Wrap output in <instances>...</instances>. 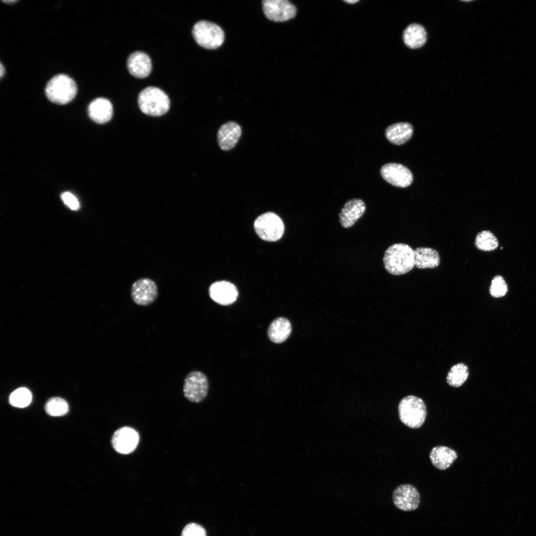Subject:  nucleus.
<instances>
[{
	"mask_svg": "<svg viewBox=\"0 0 536 536\" xmlns=\"http://www.w3.org/2000/svg\"><path fill=\"white\" fill-rule=\"evenodd\" d=\"M383 261L385 268L390 274H405L414 267V250L406 244H394L386 250Z\"/></svg>",
	"mask_w": 536,
	"mask_h": 536,
	"instance_id": "f257e3e1",
	"label": "nucleus"
},
{
	"mask_svg": "<svg viewBox=\"0 0 536 536\" xmlns=\"http://www.w3.org/2000/svg\"><path fill=\"white\" fill-rule=\"evenodd\" d=\"M398 412L402 423L409 428L416 429L420 427L425 420L426 406L421 398L409 395L400 401Z\"/></svg>",
	"mask_w": 536,
	"mask_h": 536,
	"instance_id": "f03ea898",
	"label": "nucleus"
},
{
	"mask_svg": "<svg viewBox=\"0 0 536 536\" xmlns=\"http://www.w3.org/2000/svg\"><path fill=\"white\" fill-rule=\"evenodd\" d=\"M77 88L75 81L65 74L53 77L47 84L45 91L47 97L53 103L64 105L70 102L75 96Z\"/></svg>",
	"mask_w": 536,
	"mask_h": 536,
	"instance_id": "7ed1b4c3",
	"label": "nucleus"
},
{
	"mask_svg": "<svg viewBox=\"0 0 536 536\" xmlns=\"http://www.w3.org/2000/svg\"><path fill=\"white\" fill-rule=\"evenodd\" d=\"M138 104L144 114L160 116L169 110L170 102L168 95L163 90L157 87L148 86L139 93Z\"/></svg>",
	"mask_w": 536,
	"mask_h": 536,
	"instance_id": "20e7f679",
	"label": "nucleus"
},
{
	"mask_svg": "<svg viewBox=\"0 0 536 536\" xmlns=\"http://www.w3.org/2000/svg\"><path fill=\"white\" fill-rule=\"evenodd\" d=\"M193 36L198 45L207 49H214L223 43L224 34L216 24L205 20L197 22L192 28Z\"/></svg>",
	"mask_w": 536,
	"mask_h": 536,
	"instance_id": "39448f33",
	"label": "nucleus"
},
{
	"mask_svg": "<svg viewBox=\"0 0 536 536\" xmlns=\"http://www.w3.org/2000/svg\"><path fill=\"white\" fill-rule=\"evenodd\" d=\"M254 227L258 236L267 241H276L284 232V224L280 218L273 212H267L259 216Z\"/></svg>",
	"mask_w": 536,
	"mask_h": 536,
	"instance_id": "423d86ee",
	"label": "nucleus"
},
{
	"mask_svg": "<svg viewBox=\"0 0 536 536\" xmlns=\"http://www.w3.org/2000/svg\"><path fill=\"white\" fill-rule=\"evenodd\" d=\"M208 387L206 376L200 371H193L190 372L184 379V395L189 401L199 403L206 397Z\"/></svg>",
	"mask_w": 536,
	"mask_h": 536,
	"instance_id": "0eeeda50",
	"label": "nucleus"
},
{
	"mask_svg": "<svg viewBox=\"0 0 536 536\" xmlns=\"http://www.w3.org/2000/svg\"><path fill=\"white\" fill-rule=\"evenodd\" d=\"M395 506L403 511L416 510L420 501V494L417 488L410 484H402L397 487L393 493Z\"/></svg>",
	"mask_w": 536,
	"mask_h": 536,
	"instance_id": "6e6552de",
	"label": "nucleus"
},
{
	"mask_svg": "<svg viewBox=\"0 0 536 536\" xmlns=\"http://www.w3.org/2000/svg\"><path fill=\"white\" fill-rule=\"evenodd\" d=\"M263 8L266 16L275 22H283L293 18L296 13L295 6L286 0H265Z\"/></svg>",
	"mask_w": 536,
	"mask_h": 536,
	"instance_id": "1a4fd4ad",
	"label": "nucleus"
},
{
	"mask_svg": "<svg viewBox=\"0 0 536 536\" xmlns=\"http://www.w3.org/2000/svg\"><path fill=\"white\" fill-rule=\"evenodd\" d=\"M380 173L386 181L397 187H407L413 181V176L410 171L401 164H386L381 167Z\"/></svg>",
	"mask_w": 536,
	"mask_h": 536,
	"instance_id": "9d476101",
	"label": "nucleus"
},
{
	"mask_svg": "<svg viewBox=\"0 0 536 536\" xmlns=\"http://www.w3.org/2000/svg\"><path fill=\"white\" fill-rule=\"evenodd\" d=\"M158 296V288L155 282L147 278L135 281L131 288V297L134 302L140 306H147L152 303Z\"/></svg>",
	"mask_w": 536,
	"mask_h": 536,
	"instance_id": "9b49d317",
	"label": "nucleus"
},
{
	"mask_svg": "<svg viewBox=\"0 0 536 536\" xmlns=\"http://www.w3.org/2000/svg\"><path fill=\"white\" fill-rule=\"evenodd\" d=\"M139 435L134 429L123 427L114 433L111 443L114 449L120 454H128L133 452L139 442Z\"/></svg>",
	"mask_w": 536,
	"mask_h": 536,
	"instance_id": "f8f14e48",
	"label": "nucleus"
},
{
	"mask_svg": "<svg viewBox=\"0 0 536 536\" xmlns=\"http://www.w3.org/2000/svg\"><path fill=\"white\" fill-rule=\"evenodd\" d=\"M365 210L366 205L361 199L349 200L344 204L338 214L341 225L345 228L351 227L363 215Z\"/></svg>",
	"mask_w": 536,
	"mask_h": 536,
	"instance_id": "ddd939ff",
	"label": "nucleus"
},
{
	"mask_svg": "<svg viewBox=\"0 0 536 536\" xmlns=\"http://www.w3.org/2000/svg\"><path fill=\"white\" fill-rule=\"evenodd\" d=\"M209 295L215 302L222 305L234 303L238 296V291L232 283L225 281H217L210 287Z\"/></svg>",
	"mask_w": 536,
	"mask_h": 536,
	"instance_id": "4468645a",
	"label": "nucleus"
},
{
	"mask_svg": "<svg viewBox=\"0 0 536 536\" xmlns=\"http://www.w3.org/2000/svg\"><path fill=\"white\" fill-rule=\"evenodd\" d=\"M127 66L129 72L134 77L143 78L147 77L152 69L151 61L149 56L141 51L132 53L128 58Z\"/></svg>",
	"mask_w": 536,
	"mask_h": 536,
	"instance_id": "2eb2a0df",
	"label": "nucleus"
},
{
	"mask_svg": "<svg viewBox=\"0 0 536 536\" xmlns=\"http://www.w3.org/2000/svg\"><path fill=\"white\" fill-rule=\"evenodd\" d=\"M242 134L241 127L234 122L225 123L219 128L217 134L218 144L220 148L227 151L234 147Z\"/></svg>",
	"mask_w": 536,
	"mask_h": 536,
	"instance_id": "dca6fc26",
	"label": "nucleus"
},
{
	"mask_svg": "<svg viewBox=\"0 0 536 536\" xmlns=\"http://www.w3.org/2000/svg\"><path fill=\"white\" fill-rule=\"evenodd\" d=\"M90 118L98 124L109 121L113 115V106L111 102L105 98H98L93 100L88 108Z\"/></svg>",
	"mask_w": 536,
	"mask_h": 536,
	"instance_id": "f3484780",
	"label": "nucleus"
},
{
	"mask_svg": "<svg viewBox=\"0 0 536 536\" xmlns=\"http://www.w3.org/2000/svg\"><path fill=\"white\" fill-rule=\"evenodd\" d=\"M429 458L432 465L437 469L445 470L449 468L457 459V452L444 446L434 447L430 453Z\"/></svg>",
	"mask_w": 536,
	"mask_h": 536,
	"instance_id": "a211bd4d",
	"label": "nucleus"
},
{
	"mask_svg": "<svg viewBox=\"0 0 536 536\" xmlns=\"http://www.w3.org/2000/svg\"><path fill=\"white\" fill-rule=\"evenodd\" d=\"M414 267L419 269L434 268L440 262L438 252L429 247H418L414 250Z\"/></svg>",
	"mask_w": 536,
	"mask_h": 536,
	"instance_id": "6ab92c4d",
	"label": "nucleus"
},
{
	"mask_svg": "<svg viewBox=\"0 0 536 536\" xmlns=\"http://www.w3.org/2000/svg\"><path fill=\"white\" fill-rule=\"evenodd\" d=\"M413 128L408 123H398L389 126L385 131L387 139L395 145H401L407 141L412 136Z\"/></svg>",
	"mask_w": 536,
	"mask_h": 536,
	"instance_id": "aec40b11",
	"label": "nucleus"
},
{
	"mask_svg": "<svg viewBox=\"0 0 536 536\" xmlns=\"http://www.w3.org/2000/svg\"><path fill=\"white\" fill-rule=\"evenodd\" d=\"M291 330V323L287 319L282 317H278L269 326L268 335L273 342L280 343L289 337Z\"/></svg>",
	"mask_w": 536,
	"mask_h": 536,
	"instance_id": "412c9836",
	"label": "nucleus"
},
{
	"mask_svg": "<svg viewBox=\"0 0 536 536\" xmlns=\"http://www.w3.org/2000/svg\"><path fill=\"white\" fill-rule=\"evenodd\" d=\"M402 38L406 46L411 49H417L424 45L427 39V34L422 25L413 23L404 29Z\"/></svg>",
	"mask_w": 536,
	"mask_h": 536,
	"instance_id": "4be33fe9",
	"label": "nucleus"
},
{
	"mask_svg": "<svg viewBox=\"0 0 536 536\" xmlns=\"http://www.w3.org/2000/svg\"><path fill=\"white\" fill-rule=\"evenodd\" d=\"M469 374L468 367L463 363L453 366L447 376V383L453 387L462 386L467 380Z\"/></svg>",
	"mask_w": 536,
	"mask_h": 536,
	"instance_id": "5701e85b",
	"label": "nucleus"
},
{
	"mask_svg": "<svg viewBox=\"0 0 536 536\" xmlns=\"http://www.w3.org/2000/svg\"><path fill=\"white\" fill-rule=\"evenodd\" d=\"M474 245L479 250L490 252L496 250L499 246L496 237L489 230H482L477 233L474 240Z\"/></svg>",
	"mask_w": 536,
	"mask_h": 536,
	"instance_id": "b1692460",
	"label": "nucleus"
},
{
	"mask_svg": "<svg viewBox=\"0 0 536 536\" xmlns=\"http://www.w3.org/2000/svg\"><path fill=\"white\" fill-rule=\"evenodd\" d=\"M46 413L52 416H61L66 414L69 410L67 402L63 399L54 397L50 399L45 406Z\"/></svg>",
	"mask_w": 536,
	"mask_h": 536,
	"instance_id": "393cba45",
	"label": "nucleus"
},
{
	"mask_svg": "<svg viewBox=\"0 0 536 536\" xmlns=\"http://www.w3.org/2000/svg\"><path fill=\"white\" fill-rule=\"evenodd\" d=\"M9 401L10 403L15 407H25L31 403L32 394L28 389L24 387L19 388L11 393Z\"/></svg>",
	"mask_w": 536,
	"mask_h": 536,
	"instance_id": "a878e982",
	"label": "nucleus"
},
{
	"mask_svg": "<svg viewBox=\"0 0 536 536\" xmlns=\"http://www.w3.org/2000/svg\"><path fill=\"white\" fill-rule=\"evenodd\" d=\"M508 290V285L501 275H497L493 278L489 287V292L492 296L495 298L503 297Z\"/></svg>",
	"mask_w": 536,
	"mask_h": 536,
	"instance_id": "bb28decb",
	"label": "nucleus"
},
{
	"mask_svg": "<svg viewBox=\"0 0 536 536\" xmlns=\"http://www.w3.org/2000/svg\"><path fill=\"white\" fill-rule=\"evenodd\" d=\"M181 536H206V533L201 526L192 523L184 527Z\"/></svg>",
	"mask_w": 536,
	"mask_h": 536,
	"instance_id": "cd10ccee",
	"label": "nucleus"
},
{
	"mask_svg": "<svg viewBox=\"0 0 536 536\" xmlns=\"http://www.w3.org/2000/svg\"><path fill=\"white\" fill-rule=\"evenodd\" d=\"M61 199L64 203L70 209L77 210L80 207L79 202L75 196L68 192L62 194Z\"/></svg>",
	"mask_w": 536,
	"mask_h": 536,
	"instance_id": "c85d7f7f",
	"label": "nucleus"
},
{
	"mask_svg": "<svg viewBox=\"0 0 536 536\" xmlns=\"http://www.w3.org/2000/svg\"><path fill=\"white\" fill-rule=\"evenodd\" d=\"M4 72H5V69H4V67H3V66L2 64V63H0V77H1H1H2V76H3V75H4Z\"/></svg>",
	"mask_w": 536,
	"mask_h": 536,
	"instance_id": "c756f323",
	"label": "nucleus"
},
{
	"mask_svg": "<svg viewBox=\"0 0 536 536\" xmlns=\"http://www.w3.org/2000/svg\"><path fill=\"white\" fill-rule=\"evenodd\" d=\"M2 1L5 2V3H14V2H16L17 1L12 0H2Z\"/></svg>",
	"mask_w": 536,
	"mask_h": 536,
	"instance_id": "7c9ffc66",
	"label": "nucleus"
},
{
	"mask_svg": "<svg viewBox=\"0 0 536 536\" xmlns=\"http://www.w3.org/2000/svg\"><path fill=\"white\" fill-rule=\"evenodd\" d=\"M345 1H346L347 2H348V3H355V2H357L358 0H346Z\"/></svg>",
	"mask_w": 536,
	"mask_h": 536,
	"instance_id": "2f4dec72",
	"label": "nucleus"
}]
</instances>
